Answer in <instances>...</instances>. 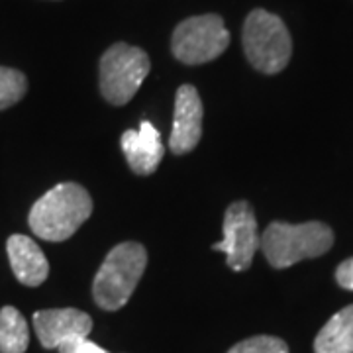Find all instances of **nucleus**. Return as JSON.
Segmentation results:
<instances>
[{
    "mask_svg": "<svg viewBox=\"0 0 353 353\" xmlns=\"http://www.w3.org/2000/svg\"><path fill=\"white\" fill-rule=\"evenodd\" d=\"M92 212V199L85 187L61 183L48 190L28 216L32 232L46 241H65L87 222Z\"/></svg>",
    "mask_w": 353,
    "mask_h": 353,
    "instance_id": "nucleus-1",
    "label": "nucleus"
},
{
    "mask_svg": "<svg viewBox=\"0 0 353 353\" xmlns=\"http://www.w3.org/2000/svg\"><path fill=\"white\" fill-rule=\"evenodd\" d=\"M148 265V252L138 241H124L110 250L92 283L94 303L102 310H120L130 301Z\"/></svg>",
    "mask_w": 353,
    "mask_h": 353,
    "instance_id": "nucleus-2",
    "label": "nucleus"
},
{
    "mask_svg": "<svg viewBox=\"0 0 353 353\" xmlns=\"http://www.w3.org/2000/svg\"><path fill=\"white\" fill-rule=\"evenodd\" d=\"M334 245L332 228L322 222H273L261 234L259 248L271 267L287 269L303 259L320 257Z\"/></svg>",
    "mask_w": 353,
    "mask_h": 353,
    "instance_id": "nucleus-3",
    "label": "nucleus"
},
{
    "mask_svg": "<svg viewBox=\"0 0 353 353\" xmlns=\"http://www.w3.org/2000/svg\"><path fill=\"white\" fill-rule=\"evenodd\" d=\"M243 51L248 61L265 75L283 71L292 55V39L285 22L267 10H253L243 24Z\"/></svg>",
    "mask_w": 353,
    "mask_h": 353,
    "instance_id": "nucleus-4",
    "label": "nucleus"
},
{
    "mask_svg": "<svg viewBox=\"0 0 353 353\" xmlns=\"http://www.w3.org/2000/svg\"><path fill=\"white\" fill-rule=\"evenodd\" d=\"M150 55L128 43H114L101 57V92L114 106H124L134 99L150 75Z\"/></svg>",
    "mask_w": 353,
    "mask_h": 353,
    "instance_id": "nucleus-5",
    "label": "nucleus"
},
{
    "mask_svg": "<svg viewBox=\"0 0 353 353\" xmlns=\"http://www.w3.org/2000/svg\"><path fill=\"white\" fill-rule=\"evenodd\" d=\"M230 46V32L222 16L202 14L183 20L171 38L173 55L181 63L201 65L220 57Z\"/></svg>",
    "mask_w": 353,
    "mask_h": 353,
    "instance_id": "nucleus-6",
    "label": "nucleus"
},
{
    "mask_svg": "<svg viewBox=\"0 0 353 353\" xmlns=\"http://www.w3.org/2000/svg\"><path fill=\"white\" fill-rule=\"evenodd\" d=\"M257 218L252 204L238 201L230 204L224 214V238L212 245L216 252L226 253V265L234 271H248L252 267L253 255L259 250Z\"/></svg>",
    "mask_w": 353,
    "mask_h": 353,
    "instance_id": "nucleus-7",
    "label": "nucleus"
},
{
    "mask_svg": "<svg viewBox=\"0 0 353 353\" xmlns=\"http://www.w3.org/2000/svg\"><path fill=\"white\" fill-rule=\"evenodd\" d=\"M34 330L46 350H55L73 338H88L92 318L77 308H50L34 314Z\"/></svg>",
    "mask_w": 353,
    "mask_h": 353,
    "instance_id": "nucleus-8",
    "label": "nucleus"
},
{
    "mask_svg": "<svg viewBox=\"0 0 353 353\" xmlns=\"http://www.w3.org/2000/svg\"><path fill=\"white\" fill-rule=\"evenodd\" d=\"M202 136V101L192 85L179 87L175 97V118L169 138V150L175 155L192 152Z\"/></svg>",
    "mask_w": 353,
    "mask_h": 353,
    "instance_id": "nucleus-9",
    "label": "nucleus"
},
{
    "mask_svg": "<svg viewBox=\"0 0 353 353\" xmlns=\"http://www.w3.org/2000/svg\"><path fill=\"white\" fill-rule=\"evenodd\" d=\"M122 152L130 169L138 175H152L163 159V141L159 130L143 120L139 130H126L122 134Z\"/></svg>",
    "mask_w": 353,
    "mask_h": 353,
    "instance_id": "nucleus-10",
    "label": "nucleus"
},
{
    "mask_svg": "<svg viewBox=\"0 0 353 353\" xmlns=\"http://www.w3.org/2000/svg\"><path fill=\"white\" fill-rule=\"evenodd\" d=\"M6 252L16 279L26 287H39L50 275V263L41 248L30 236L14 234L6 241Z\"/></svg>",
    "mask_w": 353,
    "mask_h": 353,
    "instance_id": "nucleus-11",
    "label": "nucleus"
},
{
    "mask_svg": "<svg viewBox=\"0 0 353 353\" xmlns=\"http://www.w3.org/2000/svg\"><path fill=\"white\" fill-rule=\"evenodd\" d=\"M314 353H353V304L336 312L318 332Z\"/></svg>",
    "mask_w": 353,
    "mask_h": 353,
    "instance_id": "nucleus-12",
    "label": "nucleus"
},
{
    "mask_svg": "<svg viewBox=\"0 0 353 353\" xmlns=\"http://www.w3.org/2000/svg\"><path fill=\"white\" fill-rule=\"evenodd\" d=\"M30 345V328L18 308H0V353H26Z\"/></svg>",
    "mask_w": 353,
    "mask_h": 353,
    "instance_id": "nucleus-13",
    "label": "nucleus"
},
{
    "mask_svg": "<svg viewBox=\"0 0 353 353\" xmlns=\"http://www.w3.org/2000/svg\"><path fill=\"white\" fill-rule=\"evenodd\" d=\"M28 92V79L22 71L0 65V110L10 108L24 99Z\"/></svg>",
    "mask_w": 353,
    "mask_h": 353,
    "instance_id": "nucleus-14",
    "label": "nucleus"
},
{
    "mask_svg": "<svg viewBox=\"0 0 353 353\" xmlns=\"http://www.w3.org/2000/svg\"><path fill=\"white\" fill-rule=\"evenodd\" d=\"M228 353H289V345L275 336H253L236 343Z\"/></svg>",
    "mask_w": 353,
    "mask_h": 353,
    "instance_id": "nucleus-15",
    "label": "nucleus"
},
{
    "mask_svg": "<svg viewBox=\"0 0 353 353\" xmlns=\"http://www.w3.org/2000/svg\"><path fill=\"white\" fill-rule=\"evenodd\" d=\"M59 353H108L102 350L99 343L90 341L88 338H73V340L63 341L59 347Z\"/></svg>",
    "mask_w": 353,
    "mask_h": 353,
    "instance_id": "nucleus-16",
    "label": "nucleus"
},
{
    "mask_svg": "<svg viewBox=\"0 0 353 353\" xmlns=\"http://www.w3.org/2000/svg\"><path fill=\"white\" fill-rule=\"evenodd\" d=\"M336 281L341 289L353 290V257L340 263L338 271H336Z\"/></svg>",
    "mask_w": 353,
    "mask_h": 353,
    "instance_id": "nucleus-17",
    "label": "nucleus"
}]
</instances>
